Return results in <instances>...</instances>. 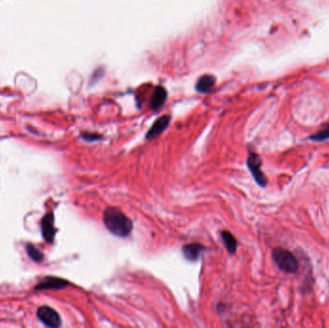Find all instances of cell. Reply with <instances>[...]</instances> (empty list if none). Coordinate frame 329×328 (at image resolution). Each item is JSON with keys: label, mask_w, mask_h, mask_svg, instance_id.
Segmentation results:
<instances>
[{"label": "cell", "mask_w": 329, "mask_h": 328, "mask_svg": "<svg viewBox=\"0 0 329 328\" xmlns=\"http://www.w3.org/2000/svg\"><path fill=\"white\" fill-rule=\"evenodd\" d=\"M41 227H42V234L44 239L49 244L53 243L55 235L57 232L54 226L53 213L46 214L44 216L41 222Z\"/></svg>", "instance_id": "6"}, {"label": "cell", "mask_w": 329, "mask_h": 328, "mask_svg": "<svg viewBox=\"0 0 329 328\" xmlns=\"http://www.w3.org/2000/svg\"><path fill=\"white\" fill-rule=\"evenodd\" d=\"M69 281L54 276H47L35 287L37 291L43 290H61L69 286Z\"/></svg>", "instance_id": "5"}, {"label": "cell", "mask_w": 329, "mask_h": 328, "mask_svg": "<svg viewBox=\"0 0 329 328\" xmlns=\"http://www.w3.org/2000/svg\"><path fill=\"white\" fill-rule=\"evenodd\" d=\"M272 257L276 266L286 274H296L300 269V263L294 253L284 248H275L272 251Z\"/></svg>", "instance_id": "2"}, {"label": "cell", "mask_w": 329, "mask_h": 328, "mask_svg": "<svg viewBox=\"0 0 329 328\" xmlns=\"http://www.w3.org/2000/svg\"><path fill=\"white\" fill-rule=\"evenodd\" d=\"M221 237L228 252L235 254L238 249V241L234 237V235L229 231L224 230L221 233Z\"/></svg>", "instance_id": "10"}, {"label": "cell", "mask_w": 329, "mask_h": 328, "mask_svg": "<svg viewBox=\"0 0 329 328\" xmlns=\"http://www.w3.org/2000/svg\"><path fill=\"white\" fill-rule=\"evenodd\" d=\"M215 83H216L215 77L212 76V75L206 74V75L201 76L198 79V81H197V83H196V90L199 93H203V94L204 93H208L215 86Z\"/></svg>", "instance_id": "11"}, {"label": "cell", "mask_w": 329, "mask_h": 328, "mask_svg": "<svg viewBox=\"0 0 329 328\" xmlns=\"http://www.w3.org/2000/svg\"><path fill=\"white\" fill-rule=\"evenodd\" d=\"M262 165H263V161L258 153L253 151L249 152V156L247 159L248 169L259 186L266 188L267 186L268 180L262 170Z\"/></svg>", "instance_id": "3"}, {"label": "cell", "mask_w": 329, "mask_h": 328, "mask_svg": "<svg viewBox=\"0 0 329 328\" xmlns=\"http://www.w3.org/2000/svg\"><path fill=\"white\" fill-rule=\"evenodd\" d=\"M27 253L29 255V257L31 258L34 262H42L44 259V254L36 248L35 246H33L32 244H28L26 246Z\"/></svg>", "instance_id": "13"}, {"label": "cell", "mask_w": 329, "mask_h": 328, "mask_svg": "<svg viewBox=\"0 0 329 328\" xmlns=\"http://www.w3.org/2000/svg\"><path fill=\"white\" fill-rule=\"evenodd\" d=\"M167 99V91L163 87H157L154 90L152 99H151V108L152 110H158L164 105Z\"/></svg>", "instance_id": "9"}, {"label": "cell", "mask_w": 329, "mask_h": 328, "mask_svg": "<svg viewBox=\"0 0 329 328\" xmlns=\"http://www.w3.org/2000/svg\"><path fill=\"white\" fill-rule=\"evenodd\" d=\"M103 222L108 230L119 238L127 237L133 229L132 221L116 207H108L103 212Z\"/></svg>", "instance_id": "1"}, {"label": "cell", "mask_w": 329, "mask_h": 328, "mask_svg": "<svg viewBox=\"0 0 329 328\" xmlns=\"http://www.w3.org/2000/svg\"><path fill=\"white\" fill-rule=\"evenodd\" d=\"M37 317L48 327H59L61 325L60 315L49 306H41L38 308Z\"/></svg>", "instance_id": "4"}, {"label": "cell", "mask_w": 329, "mask_h": 328, "mask_svg": "<svg viewBox=\"0 0 329 328\" xmlns=\"http://www.w3.org/2000/svg\"><path fill=\"white\" fill-rule=\"evenodd\" d=\"M204 247L199 243H191L183 246L182 253L188 261L196 262L201 256Z\"/></svg>", "instance_id": "8"}, {"label": "cell", "mask_w": 329, "mask_h": 328, "mask_svg": "<svg viewBox=\"0 0 329 328\" xmlns=\"http://www.w3.org/2000/svg\"><path fill=\"white\" fill-rule=\"evenodd\" d=\"M82 137L87 142H95V141H98L101 139V137L99 135H96V134H83Z\"/></svg>", "instance_id": "14"}, {"label": "cell", "mask_w": 329, "mask_h": 328, "mask_svg": "<svg viewBox=\"0 0 329 328\" xmlns=\"http://www.w3.org/2000/svg\"><path fill=\"white\" fill-rule=\"evenodd\" d=\"M169 122H170L169 115H162L159 118H157L152 125V128L146 133V137H145L146 140H152L158 137L169 126Z\"/></svg>", "instance_id": "7"}, {"label": "cell", "mask_w": 329, "mask_h": 328, "mask_svg": "<svg viewBox=\"0 0 329 328\" xmlns=\"http://www.w3.org/2000/svg\"><path fill=\"white\" fill-rule=\"evenodd\" d=\"M312 142H321L329 140V124H325L317 133L312 134L308 137Z\"/></svg>", "instance_id": "12"}]
</instances>
